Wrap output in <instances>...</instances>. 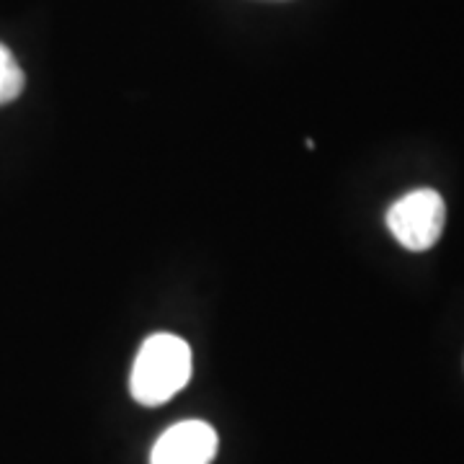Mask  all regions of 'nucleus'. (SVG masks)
<instances>
[{
  "label": "nucleus",
  "mask_w": 464,
  "mask_h": 464,
  "mask_svg": "<svg viewBox=\"0 0 464 464\" xmlns=\"http://www.w3.org/2000/svg\"><path fill=\"white\" fill-rule=\"evenodd\" d=\"M191 348L173 333H155L145 338L137 351L132 374H130V392L140 405H163L176 398L191 380Z\"/></svg>",
  "instance_id": "nucleus-1"
},
{
  "label": "nucleus",
  "mask_w": 464,
  "mask_h": 464,
  "mask_svg": "<svg viewBox=\"0 0 464 464\" xmlns=\"http://www.w3.org/2000/svg\"><path fill=\"white\" fill-rule=\"evenodd\" d=\"M447 225V204L433 188H415L387 212V227L402 248L423 253L433 248Z\"/></svg>",
  "instance_id": "nucleus-2"
},
{
  "label": "nucleus",
  "mask_w": 464,
  "mask_h": 464,
  "mask_svg": "<svg viewBox=\"0 0 464 464\" xmlns=\"http://www.w3.org/2000/svg\"><path fill=\"white\" fill-rule=\"evenodd\" d=\"M215 457V429L204 420H181L155 441L150 464H212Z\"/></svg>",
  "instance_id": "nucleus-3"
},
{
  "label": "nucleus",
  "mask_w": 464,
  "mask_h": 464,
  "mask_svg": "<svg viewBox=\"0 0 464 464\" xmlns=\"http://www.w3.org/2000/svg\"><path fill=\"white\" fill-rule=\"evenodd\" d=\"M24 83H26V78H24V70L16 63L14 52L5 44H0V106L16 101L24 91Z\"/></svg>",
  "instance_id": "nucleus-4"
}]
</instances>
